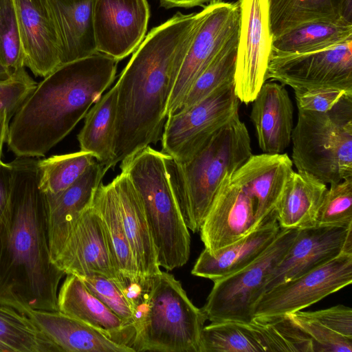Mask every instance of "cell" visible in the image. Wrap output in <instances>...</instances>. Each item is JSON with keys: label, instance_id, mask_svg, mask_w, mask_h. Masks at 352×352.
I'll return each mask as SVG.
<instances>
[{"label": "cell", "instance_id": "obj_11", "mask_svg": "<svg viewBox=\"0 0 352 352\" xmlns=\"http://www.w3.org/2000/svg\"><path fill=\"white\" fill-rule=\"evenodd\" d=\"M237 2L217 1L204 6L184 56L166 109V118L179 109L189 89L217 54L239 35Z\"/></svg>", "mask_w": 352, "mask_h": 352}, {"label": "cell", "instance_id": "obj_34", "mask_svg": "<svg viewBox=\"0 0 352 352\" xmlns=\"http://www.w3.org/2000/svg\"><path fill=\"white\" fill-rule=\"evenodd\" d=\"M238 36L239 35L232 38L199 76L186 95L178 111L190 107L222 84L234 80Z\"/></svg>", "mask_w": 352, "mask_h": 352}, {"label": "cell", "instance_id": "obj_10", "mask_svg": "<svg viewBox=\"0 0 352 352\" xmlns=\"http://www.w3.org/2000/svg\"><path fill=\"white\" fill-rule=\"evenodd\" d=\"M239 102L232 80L190 107L168 116L161 138L162 151L179 162H187L239 112Z\"/></svg>", "mask_w": 352, "mask_h": 352}, {"label": "cell", "instance_id": "obj_28", "mask_svg": "<svg viewBox=\"0 0 352 352\" xmlns=\"http://www.w3.org/2000/svg\"><path fill=\"white\" fill-rule=\"evenodd\" d=\"M117 82L90 108L78 135L81 151L91 153L109 170L115 164Z\"/></svg>", "mask_w": 352, "mask_h": 352}, {"label": "cell", "instance_id": "obj_1", "mask_svg": "<svg viewBox=\"0 0 352 352\" xmlns=\"http://www.w3.org/2000/svg\"><path fill=\"white\" fill-rule=\"evenodd\" d=\"M199 12H177L153 28L133 52L118 84L115 164L161 140L166 109Z\"/></svg>", "mask_w": 352, "mask_h": 352}, {"label": "cell", "instance_id": "obj_39", "mask_svg": "<svg viewBox=\"0 0 352 352\" xmlns=\"http://www.w3.org/2000/svg\"><path fill=\"white\" fill-rule=\"evenodd\" d=\"M287 315L309 337L312 352H352V338L328 329L302 310Z\"/></svg>", "mask_w": 352, "mask_h": 352}, {"label": "cell", "instance_id": "obj_32", "mask_svg": "<svg viewBox=\"0 0 352 352\" xmlns=\"http://www.w3.org/2000/svg\"><path fill=\"white\" fill-rule=\"evenodd\" d=\"M0 352H62L23 313L0 304Z\"/></svg>", "mask_w": 352, "mask_h": 352}, {"label": "cell", "instance_id": "obj_20", "mask_svg": "<svg viewBox=\"0 0 352 352\" xmlns=\"http://www.w3.org/2000/svg\"><path fill=\"white\" fill-rule=\"evenodd\" d=\"M252 102L250 118L260 148L263 153H283L294 128V107L284 85L265 81Z\"/></svg>", "mask_w": 352, "mask_h": 352}, {"label": "cell", "instance_id": "obj_8", "mask_svg": "<svg viewBox=\"0 0 352 352\" xmlns=\"http://www.w3.org/2000/svg\"><path fill=\"white\" fill-rule=\"evenodd\" d=\"M291 141L298 172L326 184L352 177V93L326 112L298 109Z\"/></svg>", "mask_w": 352, "mask_h": 352}, {"label": "cell", "instance_id": "obj_35", "mask_svg": "<svg viewBox=\"0 0 352 352\" xmlns=\"http://www.w3.org/2000/svg\"><path fill=\"white\" fill-rule=\"evenodd\" d=\"M267 352H312L309 337L288 315L254 317Z\"/></svg>", "mask_w": 352, "mask_h": 352}, {"label": "cell", "instance_id": "obj_27", "mask_svg": "<svg viewBox=\"0 0 352 352\" xmlns=\"http://www.w3.org/2000/svg\"><path fill=\"white\" fill-rule=\"evenodd\" d=\"M327 184L314 177L294 170L284 187L276 207L280 228L301 229L316 225Z\"/></svg>", "mask_w": 352, "mask_h": 352}, {"label": "cell", "instance_id": "obj_44", "mask_svg": "<svg viewBox=\"0 0 352 352\" xmlns=\"http://www.w3.org/2000/svg\"><path fill=\"white\" fill-rule=\"evenodd\" d=\"M162 6L166 8H190L196 6H204L222 0H159Z\"/></svg>", "mask_w": 352, "mask_h": 352}, {"label": "cell", "instance_id": "obj_18", "mask_svg": "<svg viewBox=\"0 0 352 352\" xmlns=\"http://www.w3.org/2000/svg\"><path fill=\"white\" fill-rule=\"evenodd\" d=\"M107 170L96 162L67 189L56 194L44 192L48 245L53 263L79 219L91 207Z\"/></svg>", "mask_w": 352, "mask_h": 352}, {"label": "cell", "instance_id": "obj_3", "mask_svg": "<svg viewBox=\"0 0 352 352\" xmlns=\"http://www.w3.org/2000/svg\"><path fill=\"white\" fill-rule=\"evenodd\" d=\"M118 63L98 52L61 64L44 77L11 119L9 151L16 157L45 156L113 83Z\"/></svg>", "mask_w": 352, "mask_h": 352}, {"label": "cell", "instance_id": "obj_5", "mask_svg": "<svg viewBox=\"0 0 352 352\" xmlns=\"http://www.w3.org/2000/svg\"><path fill=\"white\" fill-rule=\"evenodd\" d=\"M133 296L134 352H201L206 319L189 299L181 283L167 272L140 278Z\"/></svg>", "mask_w": 352, "mask_h": 352}, {"label": "cell", "instance_id": "obj_2", "mask_svg": "<svg viewBox=\"0 0 352 352\" xmlns=\"http://www.w3.org/2000/svg\"><path fill=\"white\" fill-rule=\"evenodd\" d=\"M38 161L16 157L10 162V206L0 224V304L58 311V288L66 274L50 256Z\"/></svg>", "mask_w": 352, "mask_h": 352}, {"label": "cell", "instance_id": "obj_24", "mask_svg": "<svg viewBox=\"0 0 352 352\" xmlns=\"http://www.w3.org/2000/svg\"><path fill=\"white\" fill-rule=\"evenodd\" d=\"M95 0H48L60 49V65L98 53L94 30Z\"/></svg>", "mask_w": 352, "mask_h": 352}, {"label": "cell", "instance_id": "obj_43", "mask_svg": "<svg viewBox=\"0 0 352 352\" xmlns=\"http://www.w3.org/2000/svg\"><path fill=\"white\" fill-rule=\"evenodd\" d=\"M12 184V168L10 163L0 160V224L6 219L10 206Z\"/></svg>", "mask_w": 352, "mask_h": 352}, {"label": "cell", "instance_id": "obj_15", "mask_svg": "<svg viewBox=\"0 0 352 352\" xmlns=\"http://www.w3.org/2000/svg\"><path fill=\"white\" fill-rule=\"evenodd\" d=\"M54 263L65 274L100 275L126 287L102 220L92 206L79 219Z\"/></svg>", "mask_w": 352, "mask_h": 352}, {"label": "cell", "instance_id": "obj_33", "mask_svg": "<svg viewBox=\"0 0 352 352\" xmlns=\"http://www.w3.org/2000/svg\"><path fill=\"white\" fill-rule=\"evenodd\" d=\"M96 162L91 153L81 150L38 160L39 187L45 193H58L72 186Z\"/></svg>", "mask_w": 352, "mask_h": 352}, {"label": "cell", "instance_id": "obj_46", "mask_svg": "<svg viewBox=\"0 0 352 352\" xmlns=\"http://www.w3.org/2000/svg\"><path fill=\"white\" fill-rule=\"evenodd\" d=\"M12 72L0 63V80H4L9 78Z\"/></svg>", "mask_w": 352, "mask_h": 352}, {"label": "cell", "instance_id": "obj_17", "mask_svg": "<svg viewBox=\"0 0 352 352\" xmlns=\"http://www.w3.org/2000/svg\"><path fill=\"white\" fill-rule=\"evenodd\" d=\"M150 17L147 0H95L94 30L97 52L118 62L146 36Z\"/></svg>", "mask_w": 352, "mask_h": 352}, {"label": "cell", "instance_id": "obj_6", "mask_svg": "<svg viewBox=\"0 0 352 352\" xmlns=\"http://www.w3.org/2000/svg\"><path fill=\"white\" fill-rule=\"evenodd\" d=\"M274 173L265 153L252 156L221 186L201 228L204 249L214 254L255 230L272 208Z\"/></svg>", "mask_w": 352, "mask_h": 352}, {"label": "cell", "instance_id": "obj_40", "mask_svg": "<svg viewBox=\"0 0 352 352\" xmlns=\"http://www.w3.org/2000/svg\"><path fill=\"white\" fill-rule=\"evenodd\" d=\"M36 85L25 67L14 71L9 78L0 80V111H6L11 120Z\"/></svg>", "mask_w": 352, "mask_h": 352}, {"label": "cell", "instance_id": "obj_23", "mask_svg": "<svg viewBox=\"0 0 352 352\" xmlns=\"http://www.w3.org/2000/svg\"><path fill=\"white\" fill-rule=\"evenodd\" d=\"M124 231L141 278L161 272L155 246L140 196L123 171L111 182Z\"/></svg>", "mask_w": 352, "mask_h": 352}, {"label": "cell", "instance_id": "obj_29", "mask_svg": "<svg viewBox=\"0 0 352 352\" xmlns=\"http://www.w3.org/2000/svg\"><path fill=\"white\" fill-rule=\"evenodd\" d=\"M92 206L98 213L118 270L127 280H139L138 268L129 243L111 182L98 187Z\"/></svg>", "mask_w": 352, "mask_h": 352}, {"label": "cell", "instance_id": "obj_12", "mask_svg": "<svg viewBox=\"0 0 352 352\" xmlns=\"http://www.w3.org/2000/svg\"><path fill=\"white\" fill-rule=\"evenodd\" d=\"M352 40L314 52H272L267 80L294 90L336 89L352 92Z\"/></svg>", "mask_w": 352, "mask_h": 352}, {"label": "cell", "instance_id": "obj_30", "mask_svg": "<svg viewBox=\"0 0 352 352\" xmlns=\"http://www.w3.org/2000/svg\"><path fill=\"white\" fill-rule=\"evenodd\" d=\"M350 40H352V23H310L273 38L272 52L280 54L314 52Z\"/></svg>", "mask_w": 352, "mask_h": 352}, {"label": "cell", "instance_id": "obj_37", "mask_svg": "<svg viewBox=\"0 0 352 352\" xmlns=\"http://www.w3.org/2000/svg\"><path fill=\"white\" fill-rule=\"evenodd\" d=\"M330 185L320 207L316 225L352 226V177Z\"/></svg>", "mask_w": 352, "mask_h": 352}, {"label": "cell", "instance_id": "obj_36", "mask_svg": "<svg viewBox=\"0 0 352 352\" xmlns=\"http://www.w3.org/2000/svg\"><path fill=\"white\" fill-rule=\"evenodd\" d=\"M0 63L11 72L25 67L15 0H0Z\"/></svg>", "mask_w": 352, "mask_h": 352}, {"label": "cell", "instance_id": "obj_7", "mask_svg": "<svg viewBox=\"0 0 352 352\" xmlns=\"http://www.w3.org/2000/svg\"><path fill=\"white\" fill-rule=\"evenodd\" d=\"M138 192L156 249L160 267L167 271L188 261L190 237L174 195L165 154L150 146L121 161Z\"/></svg>", "mask_w": 352, "mask_h": 352}, {"label": "cell", "instance_id": "obj_31", "mask_svg": "<svg viewBox=\"0 0 352 352\" xmlns=\"http://www.w3.org/2000/svg\"><path fill=\"white\" fill-rule=\"evenodd\" d=\"M262 333L255 322L224 321L204 327L201 352H265Z\"/></svg>", "mask_w": 352, "mask_h": 352}, {"label": "cell", "instance_id": "obj_9", "mask_svg": "<svg viewBox=\"0 0 352 352\" xmlns=\"http://www.w3.org/2000/svg\"><path fill=\"white\" fill-rule=\"evenodd\" d=\"M298 229H283L270 245L241 270L216 280L201 308L211 322H250L256 302L265 292L268 276L281 261Z\"/></svg>", "mask_w": 352, "mask_h": 352}, {"label": "cell", "instance_id": "obj_4", "mask_svg": "<svg viewBox=\"0 0 352 352\" xmlns=\"http://www.w3.org/2000/svg\"><path fill=\"white\" fill-rule=\"evenodd\" d=\"M252 155L249 132L239 112L187 162L165 154L170 182L188 230L199 232L223 182Z\"/></svg>", "mask_w": 352, "mask_h": 352}, {"label": "cell", "instance_id": "obj_16", "mask_svg": "<svg viewBox=\"0 0 352 352\" xmlns=\"http://www.w3.org/2000/svg\"><path fill=\"white\" fill-rule=\"evenodd\" d=\"M352 252V226H320L298 229L284 257L268 276L265 292Z\"/></svg>", "mask_w": 352, "mask_h": 352}, {"label": "cell", "instance_id": "obj_25", "mask_svg": "<svg viewBox=\"0 0 352 352\" xmlns=\"http://www.w3.org/2000/svg\"><path fill=\"white\" fill-rule=\"evenodd\" d=\"M280 230V228L275 219L262 225L214 254L204 249L191 273L212 281L234 274L256 260L274 241Z\"/></svg>", "mask_w": 352, "mask_h": 352}, {"label": "cell", "instance_id": "obj_21", "mask_svg": "<svg viewBox=\"0 0 352 352\" xmlns=\"http://www.w3.org/2000/svg\"><path fill=\"white\" fill-rule=\"evenodd\" d=\"M25 314L37 328L62 352H134L95 328L59 311L23 307Z\"/></svg>", "mask_w": 352, "mask_h": 352}, {"label": "cell", "instance_id": "obj_45", "mask_svg": "<svg viewBox=\"0 0 352 352\" xmlns=\"http://www.w3.org/2000/svg\"><path fill=\"white\" fill-rule=\"evenodd\" d=\"M10 120V118L6 111H0V160H1L3 144L7 141Z\"/></svg>", "mask_w": 352, "mask_h": 352}, {"label": "cell", "instance_id": "obj_42", "mask_svg": "<svg viewBox=\"0 0 352 352\" xmlns=\"http://www.w3.org/2000/svg\"><path fill=\"white\" fill-rule=\"evenodd\" d=\"M303 313L328 329L352 338L351 308L338 305L328 309Z\"/></svg>", "mask_w": 352, "mask_h": 352}, {"label": "cell", "instance_id": "obj_14", "mask_svg": "<svg viewBox=\"0 0 352 352\" xmlns=\"http://www.w3.org/2000/svg\"><path fill=\"white\" fill-rule=\"evenodd\" d=\"M352 283V252L264 292L254 317L283 316L302 310Z\"/></svg>", "mask_w": 352, "mask_h": 352}, {"label": "cell", "instance_id": "obj_38", "mask_svg": "<svg viewBox=\"0 0 352 352\" xmlns=\"http://www.w3.org/2000/svg\"><path fill=\"white\" fill-rule=\"evenodd\" d=\"M79 278L91 294L116 314L125 324L133 328L134 311L124 292V287L100 275Z\"/></svg>", "mask_w": 352, "mask_h": 352}, {"label": "cell", "instance_id": "obj_26", "mask_svg": "<svg viewBox=\"0 0 352 352\" xmlns=\"http://www.w3.org/2000/svg\"><path fill=\"white\" fill-rule=\"evenodd\" d=\"M272 39L305 24L352 23V0H269Z\"/></svg>", "mask_w": 352, "mask_h": 352}, {"label": "cell", "instance_id": "obj_19", "mask_svg": "<svg viewBox=\"0 0 352 352\" xmlns=\"http://www.w3.org/2000/svg\"><path fill=\"white\" fill-rule=\"evenodd\" d=\"M25 67L45 77L60 65L58 38L48 0H15Z\"/></svg>", "mask_w": 352, "mask_h": 352}, {"label": "cell", "instance_id": "obj_22", "mask_svg": "<svg viewBox=\"0 0 352 352\" xmlns=\"http://www.w3.org/2000/svg\"><path fill=\"white\" fill-rule=\"evenodd\" d=\"M66 275L58 292V311L95 328L116 342L132 348L134 329L91 294L78 276Z\"/></svg>", "mask_w": 352, "mask_h": 352}, {"label": "cell", "instance_id": "obj_13", "mask_svg": "<svg viewBox=\"0 0 352 352\" xmlns=\"http://www.w3.org/2000/svg\"><path fill=\"white\" fill-rule=\"evenodd\" d=\"M239 28L234 90L240 102H252L263 84L272 54L269 0H238Z\"/></svg>", "mask_w": 352, "mask_h": 352}, {"label": "cell", "instance_id": "obj_41", "mask_svg": "<svg viewBox=\"0 0 352 352\" xmlns=\"http://www.w3.org/2000/svg\"><path fill=\"white\" fill-rule=\"evenodd\" d=\"M346 93L336 89L294 90L298 109L326 112L331 109Z\"/></svg>", "mask_w": 352, "mask_h": 352}]
</instances>
